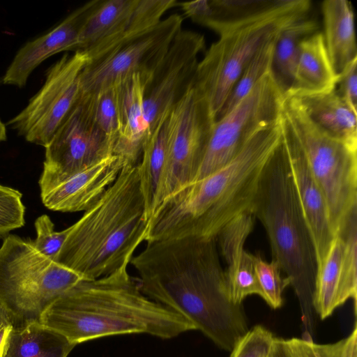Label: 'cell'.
<instances>
[{
    "label": "cell",
    "instance_id": "1",
    "mask_svg": "<svg viewBox=\"0 0 357 357\" xmlns=\"http://www.w3.org/2000/svg\"><path fill=\"white\" fill-rule=\"evenodd\" d=\"M130 264L145 296L182 317L219 348L230 352L248 331L242 305L231 299L216 238L149 241Z\"/></svg>",
    "mask_w": 357,
    "mask_h": 357
},
{
    "label": "cell",
    "instance_id": "2",
    "mask_svg": "<svg viewBox=\"0 0 357 357\" xmlns=\"http://www.w3.org/2000/svg\"><path fill=\"white\" fill-rule=\"evenodd\" d=\"M281 142L280 119L255 132L222 167L167 197L149 220L146 241L216 238L229 222L251 212L262 174Z\"/></svg>",
    "mask_w": 357,
    "mask_h": 357
},
{
    "label": "cell",
    "instance_id": "3",
    "mask_svg": "<svg viewBox=\"0 0 357 357\" xmlns=\"http://www.w3.org/2000/svg\"><path fill=\"white\" fill-rule=\"evenodd\" d=\"M40 322L75 346L130 334L172 339L195 330L182 317L145 296L128 266L96 280H80L45 310Z\"/></svg>",
    "mask_w": 357,
    "mask_h": 357
},
{
    "label": "cell",
    "instance_id": "4",
    "mask_svg": "<svg viewBox=\"0 0 357 357\" xmlns=\"http://www.w3.org/2000/svg\"><path fill=\"white\" fill-rule=\"evenodd\" d=\"M149 218L138 163L126 164L101 198L71 230L56 262L93 280L128 266L146 241Z\"/></svg>",
    "mask_w": 357,
    "mask_h": 357
},
{
    "label": "cell",
    "instance_id": "5",
    "mask_svg": "<svg viewBox=\"0 0 357 357\" xmlns=\"http://www.w3.org/2000/svg\"><path fill=\"white\" fill-rule=\"evenodd\" d=\"M251 212L264 225L273 259L290 281L306 331L312 332L316 255L282 142L262 174Z\"/></svg>",
    "mask_w": 357,
    "mask_h": 357
},
{
    "label": "cell",
    "instance_id": "6",
    "mask_svg": "<svg viewBox=\"0 0 357 357\" xmlns=\"http://www.w3.org/2000/svg\"><path fill=\"white\" fill-rule=\"evenodd\" d=\"M282 116L325 197L331 229L336 236L357 212V146L321 130L294 96H284Z\"/></svg>",
    "mask_w": 357,
    "mask_h": 357
},
{
    "label": "cell",
    "instance_id": "7",
    "mask_svg": "<svg viewBox=\"0 0 357 357\" xmlns=\"http://www.w3.org/2000/svg\"><path fill=\"white\" fill-rule=\"evenodd\" d=\"M82 280L77 273L39 252L33 241L15 234L0 248V305L14 326L40 321L46 308Z\"/></svg>",
    "mask_w": 357,
    "mask_h": 357
},
{
    "label": "cell",
    "instance_id": "8",
    "mask_svg": "<svg viewBox=\"0 0 357 357\" xmlns=\"http://www.w3.org/2000/svg\"><path fill=\"white\" fill-rule=\"evenodd\" d=\"M310 0L219 36L198 62L192 79L207 100L215 121L241 74L256 54L287 26L309 14Z\"/></svg>",
    "mask_w": 357,
    "mask_h": 357
},
{
    "label": "cell",
    "instance_id": "9",
    "mask_svg": "<svg viewBox=\"0 0 357 357\" xmlns=\"http://www.w3.org/2000/svg\"><path fill=\"white\" fill-rule=\"evenodd\" d=\"M183 17L172 14L152 28L89 59L79 75L81 91L96 95L134 74L145 83L165 57L182 29Z\"/></svg>",
    "mask_w": 357,
    "mask_h": 357
},
{
    "label": "cell",
    "instance_id": "10",
    "mask_svg": "<svg viewBox=\"0 0 357 357\" xmlns=\"http://www.w3.org/2000/svg\"><path fill=\"white\" fill-rule=\"evenodd\" d=\"M94 95L81 91L73 108L45 148L40 193L114 155V142L98 126Z\"/></svg>",
    "mask_w": 357,
    "mask_h": 357
},
{
    "label": "cell",
    "instance_id": "11",
    "mask_svg": "<svg viewBox=\"0 0 357 357\" xmlns=\"http://www.w3.org/2000/svg\"><path fill=\"white\" fill-rule=\"evenodd\" d=\"M284 98V93L271 71L230 111L215 121L193 181L225 165L255 132L278 123Z\"/></svg>",
    "mask_w": 357,
    "mask_h": 357
},
{
    "label": "cell",
    "instance_id": "12",
    "mask_svg": "<svg viewBox=\"0 0 357 357\" xmlns=\"http://www.w3.org/2000/svg\"><path fill=\"white\" fill-rule=\"evenodd\" d=\"M215 123L207 100L192 82L168 115L167 165L162 201L194 181Z\"/></svg>",
    "mask_w": 357,
    "mask_h": 357
},
{
    "label": "cell",
    "instance_id": "13",
    "mask_svg": "<svg viewBox=\"0 0 357 357\" xmlns=\"http://www.w3.org/2000/svg\"><path fill=\"white\" fill-rule=\"evenodd\" d=\"M89 61L82 50L65 54L46 72L40 89L8 122L31 143L46 147L81 93L79 75Z\"/></svg>",
    "mask_w": 357,
    "mask_h": 357
},
{
    "label": "cell",
    "instance_id": "14",
    "mask_svg": "<svg viewBox=\"0 0 357 357\" xmlns=\"http://www.w3.org/2000/svg\"><path fill=\"white\" fill-rule=\"evenodd\" d=\"M204 36L181 30L145 86L144 110L149 136L192 82Z\"/></svg>",
    "mask_w": 357,
    "mask_h": 357
},
{
    "label": "cell",
    "instance_id": "15",
    "mask_svg": "<svg viewBox=\"0 0 357 357\" xmlns=\"http://www.w3.org/2000/svg\"><path fill=\"white\" fill-rule=\"evenodd\" d=\"M280 125L282 146L297 198L314 244L317 268L326 256L335 237L330 224L326 202L282 113Z\"/></svg>",
    "mask_w": 357,
    "mask_h": 357
},
{
    "label": "cell",
    "instance_id": "16",
    "mask_svg": "<svg viewBox=\"0 0 357 357\" xmlns=\"http://www.w3.org/2000/svg\"><path fill=\"white\" fill-rule=\"evenodd\" d=\"M100 1L84 3L49 32L26 43L15 54L1 82L22 88L33 70L45 59L63 51H76L82 29Z\"/></svg>",
    "mask_w": 357,
    "mask_h": 357
},
{
    "label": "cell",
    "instance_id": "17",
    "mask_svg": "<svg viewBox=\"0 0 357 357\" xmlns=\"http://www.w3.org/2000/svg\"><path fill=\"white\" fill-rule=\"evenodd\" d=\"M126 164L112 155L40 193L42 202L54 211H86L101 198Z\"/></svg>",
    "mask_w": 357,
    "mask_h": 357
},
{
    "label": "cell",
    "instance_id": "18",
    "mask_svg": "<svg viewBox=\"0 0 357 357\" xmlns=\"http://www.w3.org/2000/svg\"><path fill=\"white\" fill-rule=\"evenodd\" d=\"M296 0H197L178 2L183 15L219 36L279 13Z\"/></svg>",
    "mask_w": 357,
    "mask_h": 357
},
{
    "label": "cell",
    "instance_id": "19",
    "mask_svg": "<svg viewBox=\"0 0 357 357\" xmlns=\"http://www.w3.org/2000/svg\"><path fill=\"white\" fill-rule=\"evenodd\" d=\"M255 217L244 213L226 225L216 237L224 258L229 295L232 301L242 305L251 295L262 298V291L255 271V255L246 251V239L252 232Z\"/></svg>",
    "mask_w": 357,
    "mask_h": 357
},
{
    "label": "cell",
    "instance_id": "20",
    "mask_svg": "<svg viewBox=\"0 0 357 357\" xmlns=\"http://www.w3.org/2000/svg\"><path fill=\"white\" fill-rule=\"evenodd\" d=\"M115 86L120 130L113 154L123 158L127 164L136 165L149 137L144 110L145 83L139 74H134Z\"/></svg>",
    "mask_w": 357,
    "mask_h": 357
},
{
    "label": "cell",
    "instance_id": "21",
    "mask_svg": "<svg viewBox=\"0 0 357 357\" xmlns=\"http://www.w3.org/2000/svg\"><path fill=\"white\" fill-rule=\"evenodd\" d=\"M337 77L322 33L317 31L301 43L291 84L284 95L300 96L326 93L335 88Z\"/></svg>",
    "mask_w": 357,
    "mask_h": 357
},
{
    "label": "cell",
    "instance_id": "22",
    "mask_svg": "<svg viewBox=\"0 0 357 357\" xmlns=\"http://www.w3.org/2000/svg\"><path fill=\"white\" fill-rule=\"evenodd\" d=\"M326 51L337 75L357 60L354 12L348 0H325L321 3Z\"/></svg>",
    "mask_w": 357,
    "mask_h": 357
},
{
    "label": "cell",
    "instance_id": "23",
    "mask_svg": "<svg viewBox=\"0 0 357 357\" xmlns=\"http://www.w3.org/2000/svg\"><path fill=\"white\" fill-rule=\"evenodd\" d=\"M296 97L308 117L321 130L334 138L357 146V114L335 88L326 93Z\"/></svg>",
    "mask_w": 357,
    "mask_h": 357
},
{
    "label": "cell",
    "instance_id": "24",
    "mask_svg": "<svg viewBox=\"0 0 357 357\" xmlns=\"http://www.w3.org/2000/svg\"><path fill=\"white\" fill-rule=\"evenodd\" d=\"M168 115L160 122L144 143L141 160L138 163L149 220L162 199L167 165Z\"/></svg>",
    "mask_w": 357,
    "mask_h": 357
},
{
    "label": "cell",
    "instance_id": "25",
    "mask_svg": "<svg viewBox=\"0 0 357 357\" xmlns=\"http://www.w3.org/2000/svg\"><path fill=\"white\" fill-rule=\"evenodd\" d=\"M75 347L38 321L14 326L3 357H67Z\"/></svg>",
    "mask_w": 357,
    "mask_h": 357
},
{
    "label": "cell",
    "instance_id": "26",
    "mask_svg": "<svg viewBox=\"0 0 357 357\" xmlns=\"http://www.w3.org/2000/svg\"><path fill=\"white\" fill-rule=\"evenodd\" d=\"M344 243L340 235L335 236L326 256L317 268L312 298L314 312L324 320L345 302L341 289V266Z\"/></svg>",
    "mask_w": 357,
    "mask_h": 357
},
{
    "label": "cell",
    "instance_id": "27",
    "mask_svg": "<svg viewBox=\"0 0 357 357\" xmlns=\"http://www.w3.org/2000/svg\"><path fill=\"white\" fill-rule=\"evenodd\" d=\"M319 23L309 14L285 27L274 45L272 72L284 94L290 88L300 45L319 31Z\"/></svg>",
    "mask_w": 357,
    "mask_h": 357
},
{
    "label": "cell",
    "instance_id": "28",
    "mask_svg": "<svg viewBox=\"0 0 357 357\" xmlns=\"http://www.w3.org/2000/svg\"><path fill=\"white\" fill-rule=\"evenodd\" d=\"M137 2V0H101L82 29L77 50L86 51L112 38Z\"/></svg>",
    "mask_w": 357,
    "mask_h": 357
},
{
    "label": "cell",
    "instance_id": "29",
    "mask_svg": "<svg viewBox=\"0 0 357 357\" xmlns=\"http://www.w3.org/2000/svg\"><path fill=\"white\" fill-rule=\"evenodd\" d=\"M177 3L175 0H137L131 14L112 38L96 47L84 52L90 59L110 47L146 31L161 21L165 13L177 6Z\"/></svg>",
    "mask_w": 357,
    "mask_h": 357
},
{
    "label": "cell",
    "instance_id": "30",
    "mask_svg": "<svg viewBox=\"0 0 357 357\" xmlns=\"http://www.w3.org/2000/svg\"><path fill=\"white\" fill-rule=\"evenodd\" d=\"M276 39L265 45L243 70L216 120L230 111L266 74L272 71Z\"/></svg>",
    "mask_w": 357,
    "mask_h": 357
},
{
    "label": "cell",
    "instance_id": "31",
    "mask_svg": "<svg viewBox=\"0 0 357 357\" xmlns=\"http://www.w3.org/2000/svg\"><path fill=\"white\" fill-rule=\"evenodd\" d=\"M283 339L291 357H357V325L346 337L333 343L317 344L298 337Z\"/></svg>",
    "mask_w": 357,
    "mask_h": 357
},
{
    "label": "cell",
    "instance_id": "32",
    "mask_svg": "<svg viewBox=\"0 0 357 357\" xmlns=\"http://www.w3.org/2000/svg\"><path fill=\"white\" fill-rule=\"evenodd\" d=\"M344 243V249L341 266V289L344 301L353 299L356 309L357 296V212L337 234Z\"/></svg>",
    "mask_w": 357,
    "mask_h": 357
},
{
    "label": "cell",
    "instance_id": "33",
    "mask_svg": "<svg viewBox=\"0 0 357 357\" xmlns=\"http://www.w3.org/2000/svg\"><path fill=\"white\" fill-rule=\"evenodd\" d=\"M281 271L275 259L268 262L260 255H255V271L262 291V298L274 310L282 307L283 291L290 285L289 278L282 277Z\"/></svg>",
    "mask_w": 357,
    "mask_h": 357
},
{
    "label": "cell",
    "instance_id": "34",
    "mask_svg": "<svg viewBox=\"0 0 357 357\" xmlns=\"http://www.w3.org/2000/svg\"><path fill=\"white\" fill-rule=\"evenodd\" d=\"M94 96L96 121L100 128L115 143L120 130L116 86L107 89Z\"/></svg>",
    "mask_w": 357,
    "mask_h": 357
},
{
    "label": "cell",
    "instance_id": "35",
    "mask_svg": "<svg viewBox=\"0 0 357 357\" xmlns=\"http://www.w3.org/2000/svg\"><path fill=\"white\" fill-rule=\"evenodd\" d=\"M22 197L19 190L0 185V238L24 225L25 206Z\"/></svg>",
    "mask_w": 357,
    "mask_h": 357
},
{
    "label": "cell",
    "instance_id": "36",
    "mask_svg": "<svg viewBox=\"0 0 357 357\" xmlns=\"http://www.w3.org/2000/svg\"><path fill=\"white\" fill-rule=\"evenodd\" d=\"M36 238L33 241L36 250L50 259L56 261L61 248L71 230V226L61 231L47 215L39 216L34 223Z\"/></svg>",
    "mask_w": 357,
    "mask_h": 357
},
{
    "label": "cell",
    "instance_id": "37",
    "mask_svg": "<svg viewBox=\"0 0 357 357\" xmlns=\"http://www.w3.org/2000/svg\"><path fill=\"white\" fill-rule=\"evenodd\" d=\"M275 338L268 328L256 325L240 338L229 357H268Z\"/></svg>",
    "mask_w": 357,
    "mask_h": 357
},
{
    "label": "cell",
    "instance_id": "38",
    "mask_svg": "<svg viewBox=\"0 0 357 357\" xmlns=\"http://www.w3.org/2000/svg\"><path fill=\"white\" fill-rule=\"evenodd\" d=\"M357 60L337 75L335 89L348 106L357 114Z\"/></svg>",
    "mask_w": 357,
    "mask_h": 357
},
{
    "label": "cell",
    "instance_id": "39",
    "mask_svg": "<svg viewBox=\"0 0 357 357\" xmlns=\"http://www.w3.org/2000/svg\"><path fill=\"white\" fill-rule=\"evenodd\" d=\"M13 327L14 324L10 317L0 305V357H3L6 353L9 337Z\"/></svg>",
    "mask_w": 357,
    "mask_h": 357
},
{
    "label": "cell",
    "instance_id": "40",
    "mask_svg": "<svg viewBox=\"0 0 357 357\" xmlns=\"http://www.w3.org/2000/svg\"><path fill=\"white\" fill-rule=\"evenodd\" d=\"M268 357H291L282 338L275 337Z\"/></svg>",
    "mask_w": 357,
    "mask_h": 357
},
{
    "label": "cell",
    "instance_id": "41",
    "mask_svg": "<svg viewBox=\"0 0 357 357\" xmlns=\"http://www.w3.org/2000/svg\"><path fill=\"white\" fill-rule=\"evenodd\" d=\"M6 128L3 122L0 120V142L6 141Z\"/></svg>",
    "mask_w": 357,
    "mask_h": 357
}]
</instances>
